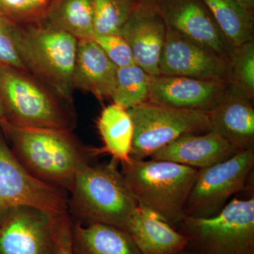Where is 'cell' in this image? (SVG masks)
Returning a JSON list of instances; mask_svg holds the SVG:
<instances>
[{"label": "cell", "mask_w": 254, "mask_h": 254, "mask_svg": "<svg viewBox=\"0 0 254 254\" xmlns=\"http://www.w3.org/2000/svg\"><path fill=\"white\" fill-rule=\"evenodd\" d=\"M118 67L93 39L78 40L73 72V89L110 99L116 85Z\"/></svg>", "instance_id": "e0dca14e"}, {"label": "cell", "mask_w": 254, "mask_h": 254, "mask_svg": "<svg viewBox=\"0 0 254 254\" xmlns=\"http://www.w3.org/2000/svg\"><path fill=\"white\" fill-rule=\"evenodd\" d=\"M229 83L183 76H153L148 102L170 108L208 113Z\"/></svg>", "instance_id": "5bb4252c"}, {"label": "cell", "mask_w": 254, "mask_h": 254, "mask_svg": "<svg viewBox=\"0 0 254 254\" xmlns=\"http://www.w3.org/2000/svg\"><path fill=\"white\" fill-rule=\"evenodd\" d=\"M118 68L136 64L131 48L120 35H100L93 39Z\"/></svg>", "instance_id": "4316f807"}, {"label": "cell", "mask_w": 254, "mask_h": 254, "mask_svg": "<svg viewBox=\"0 0 254 254\" xmlns=\"http://www.w3.org/2000/svg\"><path fill=\"white\" fill-rule=\"evenodd\" d=\"M133 125L130 158L145 160L187 133L210 131L208 113L145 102L127 110Z\"/></svg>", "instance_id": "52a82bcc"}, {"label": "cell", "mask_w": 254, "mask_h": 254, "mask_svg": "<svg viewBox=\"0 0 254 254\" xmlns=\"http://www.w3.org/2000/svg\"><path fill=\"white\" fill-rule=\"evenodd\" d=\"M178 254H192L191 253H190V252H187V251H185V252H182V253H180Z\"/></svg>", "instance_id": "1f68e13d"}, {"label": "cell", "mask_w": 254, "mask_h": 254, "mask_svg": "<svg viewBox=\"0 0 254 254\" xmlns=\"http://www.w3.org/2000/svg\"><path fill=\"white\" fill-rule=\"evenodd\" d=\"M72 219L69 213L65 215L60 226L57 254H73L71 242Z\"/></svg>", "instance_id": "f1b7e54d"}, {"label": "cell", "mask_w": 254, "mask_h": 254, "mask_svg": "<svg viewBox=\"0 0 254 254\" xmlns=\"http://www.w3.org/2000/svg\"><path fill=\"white\" fill-rule=\"evenodd\" d=\"M67 213L14 209L0 225V254H57L60 226Z\"/></svg>", "instance_id": "30bf717a"}, {"label": "cell", "mask_w": 254, "mask_h": 254, "mask_svg": "<svg viewBox=\"0 0 254 254\" xmlns=\"http://www.w3.org/2000/svg\"><path fill=\"white\" fill-rule=\"evenodd\" d=\"M121 164L120 172L138 206L173 227L180 225L198 170L165 160L130 158Z\"/></svg>", "instance_id": "277c9868"}, {"label": "cell", "mask_w": 254, "mask_h": 254, "mask_svg": "<svg viewBox=\"0 0 254 254\" xmlns=\"http://www.w3.org/2000/svg\"><path fill=\"white\" fill-rule=\"evenodd\" d=\"M229 84L254 100V39L235 47L229 59Z\"/></svg>", "instance_id": "d4e9b609"}, {"label": "cell", "mask_w": 254, "mask_h": 254, "mask_svg": "<svg viewBox=\"0 0 254 254\" xmlns=\"http://www.w3.org/2000/svg\"><path fill=\"white\" fill-rule=\"evenodd\" d=\"M146 1H153V0H146Z\"/></svg>", "instance_id": "d6a6232c"}, {"label": "cell", "mask_w": 254, "mask_h": 254, "mask_svg": "<svg viewBox=\"0 0 254 254\" xmlns=\"http://www.w3.org/2000/svg\"><path fill=\"white\" fill-rule=\"evenodd\" d=\"M68 195L67 192L32 177L0 133V225L12 210L19 207L68 213Z\"/></svg>", "instance_id": "9c48e42d"}, {"label": "cell", "mask_w": 254, "mask_h": 254, "mask_svg": "<svg viewBox=\"0 0 254 254\" xmlns=\"http://www.w3.org/2000/svg\"><path fill=\"white\" fill-rule=\"evenodd\" d=\"M0 129L32 177L68 193L78 172L100 155L98 148L85 144L73 131L18 128L4 121Z\"/></svg>", "instance_id": "6da1fadb"}, {"label": "cell", "mask_w": 254, "mask_h": 254, "mask_svg": "<svg viewBox=\"0 0 254 254\" xmlns=\"http://www.w3.org/2000/svg\"><path fill=\"white\" fill-rule=\"evenodd\" d=\"M43 23L69 33L76 39H93L92 0H55Z\"/></svg>", "instance_id": "44dd1931"}, {"label": "cell", "mask_w": 254, "mask_h": 254, "mask_svg": "<svg viewBox=\"0 0 254 254\" xmlns=\"http://www.w3.org/2000/svg\"><path fill=\"white\" fill-rule=\"evenodd\" d=\"M168 29L230 59L233 46L215 22L203 0H153Z\"/></svg>", "instance_id": "7c38bea8"}, {"label": "cell", "mask_w": 254, "mask_h": 254, "mask_svg": "<svg viewBox=\"0 0 254 254\" xmlns=\"http://www.w3.org/2000/svg\"><path fill=\"white\" fill-rule=\"evenodd\" d=\"M118 163L112 160L92 164L78 172L67 200L68 213L76 221L104 224L127 232L138 204Z\"/></svg>", "instance_id": "3957f363"}, {"label": "cell", "mask_w": 254, "mask_h": 254, "mask_svg": "<svg viewBox=\"0 0 254 254\" xmlns=\"http://www.w3.org/2000/svg\"><path fill=\"white\" fill-rule=\"evenodd\" d=\"M73 254H142L126 230L104 224L72 220Z\"/></svg>", "instance_id": "d6986e66"}, {"label": "cell", "mask_w": 254, "mask_h": 254, "mask_svg": "<svg viewBox=\"0 0 254 254\" xmlns=\"http://www.w3.org/2000/svg\"><path fill=\"white\" fill-rule=\"evenodd\" d=\"M192 254H254V198H233L208 218L185 216L180 225Z\"/></svg>", "instance_id": "8992f818"}, {"label": "cell", "mask_w": 254, "mask_h": 254, "mask_svg": "<svg viewBox=\"0 0 254 254\" xmlns=\"http://www.w3.org/2000/svg\"><path fill=\"white\" fill-rule=\"evenodd\" d=\"M0 105L3 121L18 128L73 131L77 125L73 100L27 71L0 68Z\"/></svg>", "instance_id": "7a4b0ae2"}, {"label": "cell", "mask_w": 254, "mask_h": 254, "mask_svg": "<svg viewBox=\"0 0 254 254\" xmlns=\"http://www.w3.org/2000/svg\"><path fill=\"white\" fill-rule=\"evenodd\" d=\"M13 26L14 24L0 14V68L29 72L21 61L15 46Z\"/></svg>", "instance_id": "83f0119b"}, {"label": "cell", "mask_w": 254, "mask_h": 254, "mask_svg": "<svg viewBox=\"0 0 254 254\" xmlns=\"http://www.w3.org/2000/svg\"><path fill=\"white\" fill-rule=\"evenodd\" d=\"M220 31L234 48L254 39V14L237 0H203Z\"/></svg>", "instance_id": "7402d4cb"}, {"label": "cell", "mask_w": 254, "mask_h": 254, "mask_svg": "<svg viewBox=\"0 0 254 254\" xmlns=\"http://www.w3.org/2000/svg\"><path fill=\"white\" fill-rule=\"evenodd\" d=\"M4 120V115H3L2 110H1V105H0V122Z\"/></svg>", "instance_id": "4dcf8cb0"}, {"label": "cell", "mask_w": 254, "mask_h": 254, "mask_svg": "<svg viewBox=\"0 0 254 254\" xmlns=\"http://www.w3.org/2000/svg\"><path fill=\"white\" fill-rule=\"evenodd\" d=\"M242 6L254 14V0H237Z\"/></svg>", "instance_id": "f546056e"}, {"label": "cell", "mask_w": 254, "mask_h": 254, "mask_svg": "<svg viewBox=\"0 0 254 254\" xmlns=\"http://www.w3.org/2000/svg\"><path fill=\"white\" fill-rule=\"evenodd\" d=\"M238 152L221 136L209 131L203 135L182 134L156 150L150 158L203 169L225 161Z\"/></svg>", "instance_id": "2e32d148"}, {"label": "cell", "mask_w": 254, "mask_h": 254, "mask_svg": "<svg viewBox=\"0 0 254 254\" xmlns=\"http://www.w3.org/2000/svg\"><path fill=\"white\" fill-rule=\"evenodd\" d=\"M153 76L136 64L118 68L111 99L128 110L148 102Z\"/></svg>", "instance_id": "603a6c76"}, {"label": "cell", "mask_w": 254, "mask_h": 254, "mask_svg": "<svg viewBox=\"0 0 254 254\" xmlns=\"http://www.w3.org/2000/svg\"><path fill=\"white\" fill-rule=\"evenodd\" d=\"M140 0H92L95 36L120 35Z\"/></svg>", "instance_id": "cb8c5ba5"}, {"label": "cell", "mask_w": 254, "mask_h": 254, "mask_svg": "<svg viewBox=\"0 0 254 254\" xmlns=\"http://www.w3.org/2000/svg\"><path fill=\"white\" fill-rule=\"evenodd\" d=\"M15 46L28 71L73 100V72L78 39L45 23L13 26Z\"/></svg>", "instance_id": "5b68a950"}, {"label": "cell", "mask_w": 254, "mask_h": 254, "mask_svg": "<svg viewBox=\"0 0 254 254\" xmlns=\"http://www.w3.org/2000/svg\"><path fill=\"white\" fill-rule=\"evenodd\" d=\"M167 30L153 1L140 0L120 31L131 48L135 64L150 76L160 75L159 63Z\"/></svg>", "instance_id": "4fadbf2b"}, {"label": "cell", "mask_w": 254, "mask_h": 254, "mask_svg": "<svg viewBox=\"0 0 254 254\" xmlns=\"http://www.w3.org/2000/svg\"><path fill=\"white\" fill-rule=\"evenodd\" d=\"M97 126L104 143L98 148L100 155L108 153L118 163L129 160L133 125L127 110L113 103L108 105L100 114Z\"/></svg>", "instance_id": "ffe728a7"}, {"label": "cell", "mask_w": 254, "mask_h": 254, "mask_svg": "<svg viewBox=\"0 0 254 254\" xmlns=\"http://www.w3.org/2000/svg\"><path fill=\"white\" fill-rule=\"evenodd\" d=\"M254 101L227 85L218 104L208 113L210 131L238 150L254 149Z\"/></svg>", "instance_id": "9a60e30c"}, {"label": "cell", "mask_w": 254, "mask_h": 254, "mask_svg": "<svg viewBox=\"0 0 254 254\" xmlns=\"http://www.w3.org/2000/svg\"><path fill=\"white\" fill-rule=\"evenodd\" d=\"M55 0H0V14L15 26L43 22Z\"/></svg>", "instance_id": "484cf974"}, {"label": "cell", "mask_w": 254, "mask_h": 254, "mask_svg": "<svg viewBox=\"0 0 254 254\" xmlns=\"http://www.w3.org/2000/svg\"><path fill=\"white\" fill-rule=\"evenodd\" d=\"M254 165V149L238 152L225 161L198 170L185 207V216H215L247 187Z\"/></svg>", "instance_id": "ba28073f"}, {"label": "cell", "mask_w": 254, "mask_h": 254, "mask_svg": "<svg viewBox=\"0 0 254 254\" xmlns=\"http://www.w3.org/2000/svg\"><path fill=\"white\" fill-rule=\"evenodd\" d=\"M160 75L183 76L229 83V60L215 51L167 30L160 63Z\"/></svg>", "instance_id": "8fae6325"}, {"label": "cell", "mask_w": 254, "mask_h": 254, "mask_svg": "<svg viewBox=\"0 0 254 254\" xmlns=\"http://www.w3.org/2000/svg\"><path fill=\"white\" fill-rule=\"evenodd\" d=\"M127 232L142 254H178L188 247V239L181 232L138 206Z\"/></svg>", "instance_id": "ac0fdd59"}]
</instances>
